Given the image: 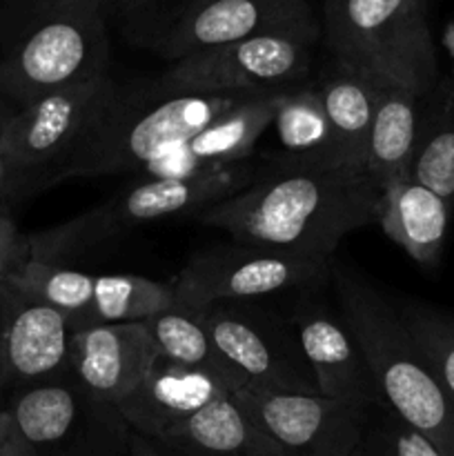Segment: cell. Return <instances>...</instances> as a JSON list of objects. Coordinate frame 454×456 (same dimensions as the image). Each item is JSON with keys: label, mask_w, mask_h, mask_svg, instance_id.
<instances>
[{"label": "cell", "mask_w": 454, "mask_h": 456, "mask_svg": "<svg viewBox=\"0 0 454 456\" xmlns=\"http://www.w3.org/2000/svg\"><path fill=\"white\" fill-rule=\"evenodd\" d=\"M381 187L352 167H279L256 174L240 194L196 214L239 243L329 261L343 236L377 221Z\"/></svg>", "instance_id": "1"}, {"label": "cell", "mask_w": 454, "mask_h": 456, "mask_svg": "<svg viewBox=\"0 0 454 456\" xmlns=\"http://www.w3.org/2000/svg\"><path fill=\"white\" fill-rule=\"evenodd\" d=\"M341 319L359 346L383 405L454 456V399L401 321L377 289L350 276L336 279Z\"/></svg>", "instance_id": "2"}, {"label": "cell", "mask_w": 454, "mask_h": 456, "mask_svg": "<svg viewBox=\"0 0 454 456\" xmlns=\"http://www.w3.org/2000/svg\"><path fill=\"white\" fill-rule=\"evenodd\" d=\"M247 98L254 96L165 89L154 80L141 87L118 89L62 178L138 172Z\"/></svg>", "instance_id": "3"}, {"label": "cell", "mask_w": 454, "mask_h": 456, "mask_svg": "<svg viewBox=\"0 0 454 456\" xmlns=\"http://www.w3.org/2000/svg\"><path fill=\"white\" fill-rule=\"evenodd\" d=\"M320 31L334 61L350 69L418 98L441 83L427 0H325Z\"/></svg>", "instance_id": "4"}, {"label": "cell", "mask_w": 454, "mask_h": 456, "mask_svg": "<svg viewBox=\"0 0 454 456\" xmlns=\"http://www.w3.org/2000/svg\"><path fill=\"white\" fill-rule=\"evenodd\" d=\"M254 160L231 167L182 178H138L123 194L101 208L80 214L74 221L53 230L27 236V256L38 261L62 263L74 249L89 248L142 223L191 214L196 216L212 205L240 194L256 178Z\"/></svg>", "instance_id": "5"}, {"label": "cell", "mask_w": 454, "mask_h": 456, "mask_svg": "<svg viewBox=\"0 0 454 456\" xmlns=\"http://www.w3.org/2000/svg\"><path fill=\"white\" fill-rule=\"evenodd\" d=\"M102 76H109L102 0H71L13 40L0 58V94L18 110Z\"/></svg>", "instance_id": "6"}, {"label": "cell", "mask_w": 454, "mask_h": 456, "mask_svg": "<svg viewBox=\"0 0 454 456\" xmlns=\"http://www.w3.org/2000/svg\"><path fill=\"white\" fill-rule=\"evenodd\" d=\"M216 354L236 390L319 395L296 332L288 319L252 301L203 307Z\"/></svg>", "instance_id": "7"}, {"label": "cell", "mask_w": 454, "mask_h": 456, "mask_svg": "<svg viewBox=\"0 0 454 456\" xmlns=\"http://www.w3.org/2000/svg\"><path fill=\"white\" fill-rule=\"evenodd\" d=\"M323 31L265 34L174 62L154 83L200 94L270 96L310 80L314 49Z\"/></svg>", "instance_id": "8"}, {"label": "cell", "mask_w": 454, "mask_h": 456, "mask_svg": "<svg viewBox=\"0 0 454 456\" xmlns=\"http://www.w3.org/2000/svg\"><path fill=\"white\" fill-rule=\"evenodd\" d=\"M34 456H127L132 428L118 405L89 395L74 377L16 390L9 401Z\"/></svg>", "instance_id": "9"}, {"label": "cell", "mask_w": 454, "mask_h": 456, "mask_svg": "<svg viewBox=\"0 0 454 456\" xmlns=\"http://www.w3.org/2000/svg\"><path fill=\"white\" fill-rule=\"evenodd\" d=\"M118 89L111 76H102L47 94L13 114L0 147L20 167L38 174L47 187L53 185L62 181L69 160L109 110Z\"/></svg>", "instance_id": "10"}, {"label": "cell", "mask_w": 454, "mask_h": 456, "mask_svg": "<svg viewBox=\"0 0 454 456\" xmlns=\"http://www.w3.org/2000/svg\"><path fill=\"white\" fill-rule=\"evenodd\" d=\"M329 261L234 240L194 254L172 281L178 301L190 307L256 301L294 288L319 285L332 270Z\"/></svg>", "instance_id": "11"}, {"label": "cell", "mask_w": 454, "mask_h": 456, "mask_svg": "<svg viewBox=\"0 0 454 456\" xmlns=\"http://www.w3.org/2000/svg\"><path fill=\"white\" fill-rule=\"evenodd\" d=\"M263 430L288 456H354L363 441L369 410L320 395H274L236 390Z\"/></svg>", "instance_id": "12"}, {"label": "cell", "mask_w": 454, "mask_h": 456, "mask_svg": "<svg viewBox=\"0 0 454 456\" xmlns=\"http://www.w3.org/2000/svg\"><path fill=\"white\" fill-rule=\"evenodd\" d=\"M310 29L320 25L307 0H200L154 53L178 62L254 36Z\"/></svg>", "instance_id": "13"}, {"label": "cell", "mask_w": 454, "mask_h": 456, "mask_svg": "<svg viewBox=\"0 0 454 456\" xmlns=\"http://www.w3.org/2000/svg\"><path fill=\"white\" fill-rule=\"evenodd\" d=\"M0 305L9 387L25 390L74 377L71 346L78 330L69 316L7 283H0Z\"/></svg>", "instance_id": "14"}, {"label": "cell", "mask_w": 454, "mask_h": 456, "mask_svg": "<svg viewBox=\"0 0 454 456\" xmlns=\"http://www.w3.org/2000/svg\"><path fill=\"white\" fill-rule=\"evenodd\" d=\"M288 321L296 332L320 396L365 410L381 408L383 401L372 372L343 319L314 303H303Z\"/></svg>", "instance_id": "15"}, {"label": "cell", "mask_w": 454, "mask_h": 456, "mask_svg": "<svg viewBox=\"0 0 454 456\" xmlns=\"http://www.w3.org/2000/svg\"><path fill=\"white\" fill-rule=\"evenodd\" d=\"M274 98L276 94L247 98L194 136L142 165L136 174L141 178H182L252 160L254 145L272 125Z\"/></svg>", "instance_id": "16"}, {"label": "cell", "mask_w": 454, "mask_h": 456, "mask_svg": "<svg viewBox=\"0 0 454 456\" xmlns=\"http://www.w3.org/2000/svg\"><path fill=\"white\" fill-rule=\"evenodd\" d=\"M158 363L145 323H111L78 330L71 346L74 379L96 399L118 403Z\"/></svg>", "instance_id": "17"}, {"label": "cell", "mask_w": 454, "mask_h": 456, "mask_svg": "<svg viewBox=\"0 0 454 456\" xmlns=\"http://www.w3.org/2000/svg\"><path fill=\"white\" fill-rule=\"evenodd\" d=\"M230 392L236 387L214 370L182 368L158 359L145 381L116 405L132 430L163 441L205 405Z\"/></svg>", "instance_id": "18"}, {"label": "cell", "mask_w": 454, "mask_h": 456, "mask_svg": "<svg viewBox=\"0 0 454 456\" xmlns=\"http://www.w3.org/2000/svg\"><path fill=\"white\" fill-rule=\"evenodd\" d=\"M158 444L181 456H288L234 392L205 405Z\"/></svg>", "instance_id": "19"}, {"label": "cell", "mask_w": 454, "mask_h": 456, "mask_svg": "<svg viewBox=\"0 0 454 456\" xmlns=\"http://www.w3.org/2000/svg\"><path fill=\"white\" fill-rule=\"evenodd\" d=\"M450 212L452 203L412 176H405L383 190L377 221L418 265L434 267L445 248Z\"/></svg>", "instance_id": "20"}, {"label": "cell", "mask_w": 454, "mask_h": 456, "mask_svg": "<svg viewBox=\"0 0 454 456\" xmlns=\"http://www.w3.org/2000/svg\"><path fill=\"white\" fill-rule=\"evenodd\" d=\"M423 118L426 98L394 85H381L365 154V169L381 191L412 172Z\"/></svg>", "instance_id": "21"}, {"label": "cell", "mask_w": 454, "mask_h": 456, "mask_svg": "<svg viewBox=\"0 0 454 456\" xmlns=\"http://www.w3.org/2000/svg\"><path fill=\"white\" fill-rule=\"evenodd\" d=\"M283 156L274 160L279 167L338 169L345 167L338 156L334 132L325 116L316 83H303L276 94L272 125Z\"/></svg>", "instance_id": "22"}, {"label": "cell", "mask_w": 454, "mask_h": 456, "mask_svg": "<svg viewBox=\"0 0 454 456\" xmlns=\"http://www.w3.org/2000/svg\"><path fill=\"white\" fill-rule=\"evenodd\" d=\"M383 80L365 76L334 61L316 80L325 116L334 132L338 156L345 167L365 169L369 129Z\"/></svg>", "instance_id": "23"}, {"label": "cell", "mask_w": 454, "mask_h": 456, "mask_svg": "<svg viewBox=\"0 0 454 456\" xmlns=\"http://www.w3.org/2000/svg\"><path fill=\"white\" fill-rule=\"evenodd\" d=\"M3 283L67 314L76 330L89 328L96 276L71 270L65 263L38 261L25 254Z\"/></svg>", "instance_id": "24"}, {"label": "cell", "mask_w": 454, "mask_h": 456, "mask_svg": "<svg viewBox=\"0 0 454 456\" xmlns=\"http://www.w3.org/2000/svg\"><path fill=\"white\" fill-rule=\"evenodd\" d=\"M172 281H154L134 274L96 276L89 328L111 323H145L151 316L178 305Z\"/></svg>", "instance_id": "25"}, {"label": "cell", "mask_w": 454, "mask_h": 456, "mask_svg": "<svg viewBox=\"0 0 454 456\" xmlns=\"http://www.w3.org/2000/svg\"><path fill=\"white\" fill-rule=\"evenodd\" d=\"M409 176L448 203L454 200V89L441 83L426 98L421 141Z\"/></svg>", "instance_id": "26"}, {"label": "cell", "mask_w": 454, "mask_h": 456, "mask_svg": "<svg viewBox=\"0 0 454 456\" xmlns=\"http://www.w3.org/2000/svg\"><path fill=\"white\" fill-rule=\"evenodd\" d=\"M145 328L150 332L151 341H154L160 361L172 365H182V368L214 370V372H218L230 381L221 359H218L212 337H209V330L205 325V316L200 307H190L178 303V305L169 307V310L145 321Z\"/></svg>", "instance_id": "27"}, {"label": "cell", "mask_w": 454, "mask_h": 456, "mask_svg": "<svg viewBox=\"0 0 454 456\" xmlns=\"http://www.w3.org/2000/svg\"><path fill=\"white\" fill-rule=\"evenodd\" d=\"M200 0H102L107 25L127 43L154 52Z\"/></svg>", "instance_id": "28"}, {"label": "cell", "mask_w": 454, "mask_h": 456, "mask_svg": "<svg viewBox=\"0 0 454 456\" xmlns=\"http://www.w3.org/2000/svg\"><path fill=\"white\" fill-rule=\"evenodd\" d=\"M399 316L434 370L436 379L454 399V314L418 303H403L399 307Z\"/></svg>", "instance_id": "29"}, {"label": "cell", "mask_w": 454, "mask_h": 456, "mask_svg": "<svg viewBox=\"0 0 454 456\" xmlns=\"http://www.w3.org/2000/svg\"><path fill=\"white\" fill-rule=\"evenodd\" d=\"M383 421L378 428V456H443L432 441L401 421L394 412L381 405Z\"/></svg>", "instance_id": "30"}, {"label": "cell", "mask_w": 454, "mask_h": 456, "mask_svg": "<svg viewBox=\"0 0 454 456\" xmlns=\"http://www.w3.org/2000/svg\"><path fill=\"white\" fill-rule=\"evenodd\" d=\"M69 3L71 0H0V13H3L4 27L12 31L13 40H16L27 29H31Z\"/></svg>", "instance_id": "31"}, {"label": "cell", "mask_w": 454, "mask_h": 456, "mask_svg": "<svg viewBox=\"0 0 454 456\" xmlns=\"http://www.w3.org/2000/svg\"><path fill=\"white\" fill-rule=\"evenodd\" d=\"M45 187H47V183H45L38 174L20 167V165L0 147V208H4V203L18 199V196L36 194V191L45 190Z\"/></svg>", "instance_id": "32"}, {"label": "cell", "mask_w": 454, "mask_h": 456, "mask_svg": "<svg viewBox=\"0 0 454 456\" xmlns=\"http://www.w3.org/2000/svg\"><path fill=\"white\" fill-rule=\"evenodd\" d=\"M27 249V236L18 232L16 223L9 216L7 208H0V283L22 261Z\"/></svg>", "instance_id": "33"}, {"label": "cell", "mask_w": 454, "mask_h": 456, "mask_svg": "<svg viewBox=\"0 0 454 456\" xmlns=\"http://www.w3.org/2000/svg\"><path fill=\"white\" fill-rule=\"evenodd\" d=\"M0 456H34L7 408H0Z\"/></svg>", "instance_id": "34"}, {"label": "cell", "mask_w": 454, "mask_h": 456, "mask_svg": "<svg viewBox=\"0 0 454 456\" xmlns=\"http://www.w3.org/2000/svg\"><path fill=\"white\" fill-rule=\"evenodd\" d=\"M127 456H172V452H169L163 444H158L156 439H150V436L132 430Z\"/></svg>", "instance_id": "35"}, {"label": "cell", "mask_w": 454, "mask_h": 456, "mask_svg": "<svg viewBox=\"0 0 454 456\" xmlns=\"http://www.w3.org/2000/svg\"><path fill=\"white\" fill-rule=\"evenodd\" d=\"M9 387L7 379V359H4V321H3V305H0V395Z\"/></svg>", "instance_id": "36"}, {"label": "cell", "mask_w": 454, "mask_h": 456, "mask_svg": "<svg viewBox=\"0 0 454 456\" xmlns=\"http://www.w3.org/2000/svg\"><path fill=\"white\" fill-rule=\"evenodd\" d=\"M16 111H18V107L13 105V102H9L7 98L0 94V138H3L4 129H7L9 120L13 118V114H16Z\"/></svg>", "instance_id": "37"}]
</instances>
